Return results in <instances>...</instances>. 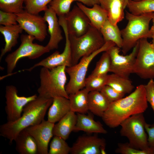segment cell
I'll list each match as a JSON object with an SVG mask.
<instances>
[{
    "label": "cell",
    "instance_id": "6da1fadb",
    "mask_svg": "<svg viewBox=\"0 0 154 154\" xmlns=\"http://www.w3.org/2000/svg\"><path fill=\"white\" fill-rule=\"evenodd\" d=\"M148 107L145 86L141 84L127 96L111 103L102 118L107 126L115 128L131 116L143 113Z\"/></svg>",
    "mask_w": 154,
    "mask_h": 154
},
{
    "label": "cell",
    "instance_id": "7a4b0ae2",
    "mask_svg": "<svg viewBox=\"0 0 154 154\" xmlns=\"http://www.w3.org/2000/svg\"><path fill=\"white\" fill-rule=\"evenodd\" d=\"M53 98L47 99L38 96L24 107L21 117L13 121H7L0 126V135L7 139L10 143L18 134L26 128L38 124L44 119L46 111Z\"/></svg>",
    "mask_w": 154,
    "mask_h": 154
},
{
    "label": "cell",
    "instance_id": "3957f363",
    "mask_svg": "<svg viewBox=\"0 0 154 154\" xmlns=\"http://www.w3.org/2000/svg\"><path fill=\"white\" fill-rule=\"evenodd\" d=\"M154 12L145 13L139 15L126 11L125 17L128 21L125 27L121 30L123 38L122 51L126 54L136 44L140 39L148 38L149 24Z\"/></svg>",
    "mask_w": 154,
    "mask_h": 154
},
{
    "label": "cell",
    "instance_id": "277c9868",
    "mask_svg": "<svg viewBox=\"0 0 154 154\" xmlns=\"http://www.w3.org/2000/svg\"><path fill=\"white\" fill-rule=\"evenodd\" d=\"M64 66L51 69L42 67L40 72V85L37 89L38 96L47 99L62 96L69 98L66 84L67 80Z\"/></svg>",
    "mask_w": 154,
    "mask_h": 154
},
{
    "label": "cell",
    "instance_id": "5b68a950",
    "mask_svg": "<svg viewBox=\"0 0 154 154\" xmlns=\"http://www.w3.org/2000/svg\"><path fill=\"white\" fill-rule=\"evenodd\" d=\"M72 65L83 57L88 56L102 47L105 43L100 31L91 25L84 34L77 37L69 35Z\"/></svg>",
    "mask_w": 154,
    "mask_h": 154
},
{
    "label": "cell",
    "instance_id": "8992f818",
    "mask_svg": "<svg viewBox=\"0 0 154 154\" xmlns=\"http://www.w3.org/2000/svg\"><path fill=\"white\" fill-rule=\"evenodd\" d=\"M146 123L143 113L132 115L124 120L120 124V135L127 137L129 143L131 147L142 150L151 151L148 137L146 133L145 125Z\"/></svg>",
    "mask_w": 154,
    "mask_h": 154
},
{
    "label": "cell",
    "instance_id": "52a82bcc",
    "mask_svg": "<svg viewBox=\"0 0 154 154\" xmlns=\"http://www.w3.org/2000/svg\"><path fill=\"white\" fill-rule=\"evenodd\" d=\"M112 41L105 43L100 48L90 54L82 57L75 65L66 67L65 71L69 76V80L65 88L68 95L74 94L85 88L86 75L89 66L93 59L102 52L107 51L116 46Z\"/></svg>",
    "mask_w": 154,
    "mask_h": 154
},
{
    "label": "cell",
    "instance_id": "ba28073f",
    "mask_svg": "<svg viewBox=\"0 0 154 154\" xmlns=\"http://www.w3.org/2000/svg\"><path fill=\"white\" fill-rule=\"evenodd\" d=\"M35 39L34 37L29 35H21L20 46L5 58L8 74L12 73L17 62L21 58L27 57L30 59H35L50 51L46 46L33 43Z\"/></svg>",
    "mask_w": 154,
    "mask_h": 154
},
{
    "label": "cell",
    "instance_id": "9c48e42d",
    "mask_svg": "<svg viewBox=\"0 0 154 154\" xmlns=\"http://www.w3.org/2000/svg\"><path fill=\"white\" fill-rule=\"evenodd\" d=\"M139 42L133 73L144 79H153L154 78V48L147 38L141 39Z\"/></svg>",
    "mask_w": 154,
    "mask_h": 154
},
{
    "label": "cell",
    "instance_id": "30bf717a",
    "mask_svg": "<svg viewBox=\"0 0 154 154\" xmlns=\"http://www.w3.org/2000/svg\"><path fill=\"white\" fill-rule=\"evenodd\" d=\"M139 41L133 48L132 52L125 56L119 54L120 48L113 46L107 51L111 59L110 72L121 76L129 78L130 75L133 73L136 58L138 51Z\"/></svg>",
    "mask_w": 154,
    "mask_h": 154
},
{
    "label": "cell",
    "instance_id": "8fae6325",
    "mask_svg": "<svg viewBox=\"0 0 154 154\" xmlns=\"http://www.w3.org/2000/svg\"><path fill=\"white\" fill-rule=\"evenodd\" d=\"M58 20L60 26L63 29L65 37V44L63 51L61 53L58 51H55L46 58L26 69V70L31 71L38 66L51 69L58 66H64L68 67L72 66L71 51L65 19L64 17H61L59 18Z\"/></svg>",
    "mask_w": 154,
    "mask_h": 154
},
{
    "label": "cell",
    "instance_id": "7c38bea8",
    "mask_svg": "<svg viewBox=\"0 0 154 154\" xmlns=\"http://www.w3.org/2000/svg\"><path fill=\"white\" fill-rule=\"evenodd\" d=\"M18 93L17 89L15 86L9 85L6 86L5 110L7 121H14L19 118L25 106L38 96L36 94L27 97L19 96Z\"/></svg>",
    "mask_w": 154,
    "mask_h": 154
},
{
    "label": "cell",
    "instance_id": "4fadbf2b",
    "mask_svg": "<svg viewBox=\"0 0 154 154\" xmlns=\"http://www.w3.org/2000/svg\"><path fill=\"white\" fill-rule=\"evenodd\" d=\"M16 15L18 23L28 35L39 41L44 40L47 34L46 21L43 17L30 13L25 9Z\"/></svg>",
    "mask_w": 154,
    "mask_h": 154
},
{
    "label": "cell",
    "instance_id": "5bb4252c",
    "mask_svg": "<svg viewBox=\"0 0 154 154\" xmlns=\"http://www.w3.org/2000/svg\"><path fill=\"white\" fill-rule=\"evenodd\" d=\"M67 29L69 35L78 37L85 33L90 26L89 19L77 5L65 16Z\"/></svg>",
    "mask_w": 154,
    "mask_h": 154
},
{
    "label": "cell",
    "instance_id": "9a60e30c",
    "mask_svg": "<svg viewBox=\"0 0 154 154\" xmlns=\"http://www.w3.org/2000/svg\"><path fill=\"white\" fill-rule=\"evenodd\" d=\"M54 124L44 119L38 124L25 129L35 140L38 154H48V144L54 135L53 131Z\"/></svg>",
    "mask_w": 154,
    "mask_h": 154
},
{
    "label": "cell",
    "instance_id": "2e32d148",
    "mask_svg": "<svg viewBox=\"0 0 154 154\" xmlns=\"http://www.w3.org/2000/svg\"><path fill=\"white\" fill-rule=\"evenodd\" d=\"M105 140L97 135H83L78 137L71 147V154H101L100 148L106 147Z\"/></svg>",
    "mask_w": 154,
    "mask_h": 154
},
{
    "label": "cell",
    "instance_id": "e0dca14e",
    "mask_svg": "<svg viewBox=\"0 0 154 154\" xmlns=\"http://www.w3.org/2000/svg\"><path fill=\"white\" fill-rule=\"evenodd\" d=\"M43 17L48 25L49 40L46 46L50 51L58 48L60 42L63 37L58 19L54 11L49 6L44 11Z\"/></svg>",
    "mask_w": 154,
    "mask_h": 154
},
{
    "label": "cell",
    "instance_id": "ac0fdd59",
    "mask_svg": "<svg viewBox=\"0 0 154 154\" xmlns=\"http://www.w3.org/2000/svg\"><path fill=\"white\" fill-rule=\"evenodd\" d=\"M100 5L107 12L108 19L114 25L124 19V9L127 7L126 0H99Z\"/></svg>",
    "mask_w": 154,
    "mask_h": 154
},
{
    "label": "cell",
    "instance_id": "d6986e66",
    "mask_svg": "<svg viewBox=\"0 0 154 154\" xmlns=\"http://www.w3.org/2000/svg\"><path fill=\"white\" fill-rule=\"evenodd\" d=\"M77 5L83 11L90 21L92 26L100 31L108 19V14L100 4H96L90 8L82 3L77 2Z\"/></svg>",
    "mask_w": 154,
    "mask_h": 154
},
{
    "label": "cell",
    "instance_id": "ffe728a7",
    "mask_svg": "<svg viewBox=\"0 0 154 154\" xmlns=\"http://www.w3.org/2000/svg\"><path fill=\"white\" fill-rule=\"evenodd\" d=\"M23 30L18 24L11 25H0V32L4 37L5 42L4 48L1 50L0 61L3 56L11 51L12 48L17 44L19 35Z\"/></svg>",
    "mask_w": 154,
    "mask_h": 154
},
{
    "label": "cell",
    "instance_id": "44dd1931",
    "mask_svg": "<svg viewBox=\"0 0 154 154\" xmlns=\"http://www.w3.org/2000/svg\"><path fill=\"white\" fill-rule=\"evenodd\" d=\"M77 122L74 131H83L88 133H107L102 124L95 121L92 116L77 113Z\"/></svg>",
    "mask_w": 154,
    "mask_h": 154
},
{
    "label": "cell",
    "instance_id": "7402d4cb",
    "mask_svg": "<svg viewBox=\"0 0 154 154\" xmlns=\"http://www.w3.org/2000/svg\"><path fill=\"white\" fill-rule=\"evenodd\" d=\"M70 111L69 100L62 96L53 98L48 113L47 120L55 123L59 121Z\"/></svg>",
    "mask_w": 154,
    "mask_h": 154
},
{
    "label": "cell",
    "instance_id": "603a6c76",
    "mask_svg": "<svg viewBox=\"0 0 154 154\" xmlns=\"http://www.w3.org/2000/svg\"><path fill=\"white\" fill-rule=\"evenodd\" d=\"M77 120L75 112L70 111L54 124L53 131L54 136L60 137L66 140L71 132L74 131Z\"/></svg>",
    "mask_w": 154,
    "mask_h": 154
},
{
    "label": "cell",
    "instance_id": "cb8c5ba5",
    "mask_svg": "<svg viewBox=\"0 0 154 154\" xmlns=\"http://www.w3.org/2000/svg\"><path fill=\"white\" fill-rule=\"evenodd\" d=\"M14 141L16 143V150L19 154H38V147L35 140L25 129L20 132Z\"/></svg>",
    "mask_w": 154,
    "mask_h": 154
},
{
    "label": "cell",
    "instance_id": "d4e9b609",
    "mask_svg": "<svg viewBox=\"0 0 154 154\" xmlns=\"http://www.w3.org/2000/svg\"><path fill=\"white\" fill-rule=\"evenodd\" d=\"M110 103L100 91L89 93V110L96 116L102 117Z\"/></svg>",
    "mask_w": 154,
    "mask_h": 154
},
{
    "label": "cell",
    "instance_id": "484cf974",
    "mask_svg": "<svg viewBox=\"0 0 154 154\" xmlns=\"http://www.w3.org/2000/svg\"><path fill=\"white\" fill-rule=\"evenodd\" d=\"M90 92L85 88L69 95L70 111L80 114H86L89 110L88 95Z\"/></svg>",
    "mask_w": 154,
    "mask_h": 154
},
{
    "label": "cell",
    "instance_id": "4316f807",
    "mask_svg": "<svg viewBox=\"0 0 154 154\" xmlns=\"http://www.w3.org/2000/svg\"><path fill=\"white\" fill-rule=\"evenodd\" d=\"M100 31L105 42L112 41L120 48L123 45L121 31L117 25L112 24L108 19L101 28Z\"/></svg>",
    "mask_w": 154,
    "mask_h": 154
},
{
    "label": "cell",
    "instance_id": "83f0119b",
    "mask_svg": "<svg viewBox=\"0 0 154 154\" xmlns=\"http://www.w3.org/2000/svg\"><path fill=\"white\" fill-rule=\"evenodd\" d=\"M106 85L112 87L124 95L131 93L134 88L131 81L129 78H124L114 73L108 75Z\"/></svg>",
    "mask_w": 154,
    "mask_h": 154
},
{
    "label": "cell",
    "instance_id": "f1b7e54d",
    "mask_svg": "<svg viewBox=\"0 0 154 154\" xmlns=\"http://www.w3.org/2000/svg\"><path fill=\"white\" fill-rule=\"evenodd\" d=\"M127 7L131 13L136 15L154 12V0H128Z\"/></svg>",
    "mask_w": 154,
    "mask_h": 154
},
{
    "label": "cell",
    "instance_id": "f546056e",
    "mask_svg": "<svg viewBox=\"0 0 154 154\" xmlns=\"http://www.w3.org/2000/svg\"><path fill=\"white\" fill-rule=\"evenodd\" d=\"M111 63V59L109 53L107 51L104 52L97 62L94 69L89 76L107 75L108 73L110 72Z\"/></svg>",
    "mask_w": 154,
    "mask_h": 154
},
{
    "label": "cell",
    "instance_id": "4dcf8cb0",
    "mask_svg": "<svg viewBox=\"0 0 154 154\" xmlns=\"http://www.w3.org/2000/svg\"><path fill=\"white\" fill-rule=\"evenodd\" d=\"M66 140L57 136H54L50 144L48 154H68L71 147Z\"/></svg>",
    "mask_w": 154,
    "mask_h": 154
},
{
    "label": "cell",
    "instance_id": "1f68e13d",
    "mask_svg": "<svg viewBox=\"0 0 154 154\" xmlns=\"http://www.w3.org/2000/svg\"><path fill=\"white\" fill-rule=\"evenodd\" d=\"M24 9L31 14L38 15L48 7L47 5L52 0H23Z\"/></svg>",
    "mask_w": 154,
    "mask_h": 154
},
{
    "label": "cell",
    "instance_id": "d6a6232c",
    "mask_svg": "<svg viewBox=\"0 0 154 154\" xmlns=\"http://www.w3.org/2000/svg\"><path fill=\"white\" fill-rule=\"evenodd\" d=\"M77 0H52L49 6L58 17L65 16L70 11L71 4Z\"/></svg>",
    "mask_w": 154,
    "mask_h": 154
},
{
    "label": "cell",
    "instance_id": "836d02e7",
    "mask_svg": "<svg viewBox=\"0 0 154 154\" xmlns=\"http://www.w3.org/2000/svg\"><path fill=\"white\" fill-rule=\"evenodd\" d=\"M23 0H0V9L3 11L18 14L23 12Z\"/></svg>",
    "mask_w": 154,
    "mask_h": 154
},
{
    "label": "cell",
    "instance_id": "e575fe53",
    "mask_svg": "<svg viewBox=\"0 0 154 154\" xmlns=\"http://www.w3.org/2000/svg\"><path fill=\"white\" fill-rule=\"evenodd\" d=\"M108 75L94 76H88L86 78L85 83V88L89 92L93 91H100L106 85Z\"/></svg>",
    "mask_w": 154,
    "mask_h": 154
},
{
    "label": "cell",
    "instance_id": "d590c367",
    "mask_svg": "<svg viewBox=\"0 0 154 154\" xmlns=\"http://www.w3.org/2000/svg\"><path fill=\"white\" fill-rule=\"evenodd\" d=\"M115 152L121 154H152L151 152L149 151L134 148L130 146L128 142L118 143Z\"/></svg>",
    "mask_w": 154,
    "mask_h": 154
},
{
    "label": "cell",
    "instance_id": "8d00e7d4",
    "mask_svg": "<svg viewBox=\"0 0 154 154\" xmlns=\"http://www.w3.org/2000/svg\"><path fill=\"white\" fill-rule=\"evenodd\" d=\"M100 92L110 103L123 97L125 95L106 85L102 88Z\"/></svg>",
    "mask_w": 154,
    "mask_h": 154
},
{
    "label": "cell",
    "instance_id": "74e56055",
    "mask_svg": "<svg viewBox=\"0 0 154 154\" xmlns=\"http://www.w3.org/2000/svg\"><path fill=\"white\" fill-rule=\"evenodd\" d=\"M16 14L0 10V24L3 26L13 25L18 23Z\"/></svg>",
    "mask_w": 154,
    "mask_h": 154
},
{
    "label": "cell",
    "instance_id": "f35d334b",
    "mask_svg": "<svg viewBox=\"0 0 154 154\" xmlns=\"http://www.w3.org/2000/svg\"><path fill=\"white\" fill-rule=\"evenodd\" d=\"M154 81L153 79H151L147 84L144 86L147 101L151 105L154 114Z\"/></svg>",
    "mask_w": 154,
    "mask_h": 154
},
{
    "label": "cell",
    "instance_id": "ab89813d",
    "mask_svg": "<svg viewBox=\"0 0 154 154\" xmlns=\"http://www.w3.org/2000/svg\"><path fill=\"white\" fill-rule=\"evenodd\" d=\"M145 129L148 134V145L153 152L154 150V124L150 125L146 123L145 125ZM154 154V153H153Z\"/></svg>",
    "mask_w": 154,
    "mask_h": 154
},
{
    "label": "cell",
    "instance_id": "60d3db41",
    "mask_svg": "<svg viewBox=\"0 0 154 154\" xmlns=\"http://www.w3.org/2000/svg\"><path fill=\"white\" fill-rule=\"evenodd\" d=\"M77 1L88 7H92L96 4H100L99 0H77Z\"/></svg>",
    "mask_w": 154,
    "mask_h": 154
},
{
    "label": "cell",
    "instance_id": "b9f144b4",
    "mask_svg": "<svg viewBox=\"0 0 154 154\" xmlns=\"http://www.w3.org/2000/svg\"><path fill=\"white\" fill-rule=\"evenodd\" d=\"M153 23V25L149 29L148 38H151L152 35L154 34V12L153 17L151 20Z\"/></svg>",
    "mask_w": 154,
    "mask_h": 154
},
{
    "label": "cell",
    "instance_id": "7bdbcfd3",
    "mask_svg": "<svg viewBox=\"0 0 154 154\" xmlns=\"http://www.w3.org/2000/svg\"><path fill=\"white\" fill-rule=\"evenodd\" d=\"M100 151L101 154L106 153L105 151V147H102L100 148Z\"/></svg>",
    "mask_w": 154,
    "mask_h": 154
},
{
    "label": "cell",
    "instance_id": "ee69618b",
    "mask_svg": "<svg viewBox=\"0 0 154 154\" xmlns=\"http://www.w3.org/2000/svg\"><path fill=\"white\" fill-rule=\"evenodd\" d=\"M151 38H152L151 45L154 48V34L152 35Z\"/></svg>",
    "mask_w": 154,
    "mask_h": 154
},
{
    "label": "cell",
    "instance_id": "f6af8a7d",
    "mask_svg": "<svg viewBox=\"0 0 154 154\" xmlns=\"http://www.w3.org/2000/svg\"><path fill=\"white\" fill-rule=\"evenodd\" d=\"M133 0L135 1H139L141 0Z\"/></svg>",
    "mask_w": 154,
    "mask_h": 154
},
{
    "label": "cell",
    "instance_id": "bcb514c9",
    "mask_svg": "<svg viewBox=\"0 0 154 154\" xmlns=\"http://www.w3.org/2000/svg\"><path fill=\"white\" fill-rule=\"evenodd\" d=\"M127 2H127H128V0H126Z\"/></svg>",
    "mask_w": 154,
    "mask_h": 154
},
{
    "label": "cell",
    "instance_id": "7dc6e473",
    "mask_svg": "<svg viewBox=\"0 0 154 154\" xmlns=\"http://www.w3.org/2000/svg\"><path fill=\"white\" fill-rule=\"evenodd\" d=\"M153 153H154V150H153Z\"/></svg>",
    "mask_w": 154,
    "mask_h": 154
},
{
    "label": "cell",
    "instance_id": "c3c4849f",
    "mask_svg": "<svg viewBox=\"0 0 154 154\" xmlns=\"http://www.w3.org/2000/svg\"></svg>",
    "mask_w": 154,
    "mask_h": 154
}]
</instances>
